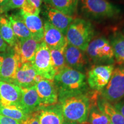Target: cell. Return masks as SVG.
Listing matches in <instances>:
<instances>
[{
    "mask_svg": "<svg viewBox=\"0 0 124 124\" xmlns=\"http://www.w3.org/2000/svg\"><path fill=\"white\" fill-rule=\"evenodd\" d=\"M21 90L22 96L20 106L27 114H32L42 107L35 85L31 87H21Z\"/></svg>",
    "mask_w": 124,
    "mask_h": 124,
    "instance_id": "ac0fdd59",
    "label": "cell"
},
{
    "mask_svg": "<svg viewBox=\"0 0 124 124\" xmlns=\"http://www.w3.org/2000/svg\"><path fill=\"white\" fill-rule=\"evenodd\" d=\"M59 101L64 120L80 124L87 122L90 108V100L87 95L80 93Z\"/></svg>",
    "mask_w": 124,
    "mask_h": 124,
    "instance_id": "7a4b0ae2",
    "label": "cell"
},
{
    "mask_svg": "<svg viewBox=\"0 0 124 124\" xmlns=\"http://www.w3.org/2000/svg\"><path fill=\"white\" fill-rule=\"evenodd\" d=\"M54 82L58 94V100L67 96L84 93L86 89V75L69 67L57 73Z\"/></svg>",
    "mask_w": 124,
    "mask_h": 124,
    "instance_id": "6da1fadb",
    "label": "cell"
},
{
    "mask_svg": "<svg viewBox=\"0 0 124 124\" xmlns=\"http://www.w3.org/2000/svg\"><path fill=\"white\" fill-rule=\"evenodd\" d=\"M43 79L37 73L31 63H27L21 64L18 68L13 83L20 87H31Z\"/></svg>",
    "mask_w": 124,
    "mask_h": 124,
    "instance_id": "9c48e42d",
    "label": "cell"
},
{
    "mask_svg": "<svg viewBox=\"0 0 124 124\" xmlns=\"http://www.w3.org/2000/svg\"><path fill=\"white\" fill-rule=\"evenodd\" d=\"M8 47V44L5 41L3 40V39L0 34V52H4L7 49Z\"/></svg>",
    "mask_w": 124,
    "mask_h": 124,
    "instance_id": "d6a6232c",
    "label": "cell"
},
{
    "mask_svg": "<svg viewBox=\"0 0 124 124\" xmlns=\"http://www.w3.org/2000/svg\"><path fill=\"white\" fill-rule=\"evenodd\" d=\"M20 15L26 27L28 29L32 38L39 43L43 41L44 25L39 15H33L24 13L20 10Z\"/></svg>",
    "mask_w": 124,
    "mask_h": 124,
    "instance_id": "2e32d148",
    "label": "cell"
},
{
    "mask_svg": "<svg viewBox=\"0 0 124 124\" xmlns=\"http://www.w3.org/2000/svg\"><path fill=\"white\" fill-rule=\"evenodd\" d=\"M86 124V123H85V124Z\"/></svg>",
    "mask_w": 124,
    "mask_h": 124,
    "instance_id": "f35d334b",
    "label": "cell"
},
{
    "mask_svg": "<svg viewBox=\"0 0 124 124\" xmlns=\"http://www.w3.org/2000/svg\"></svg>",
    "mask_w": 124,
    "mask_h": 124,
    "instance_id": "ab89813d",
    "label": "cell"
},
{
    "mask_svg": "<svg viewBox=\"0 0 124 124\" xmlns=\"http://www.w3.org/2000/svg\"><path fill=\"white\" fill-rule=\"evenodd\" d=\"M21 124H40L37 111L31 114L27 120L23 122Z\"/></svg>",
    "mask_w": 124,
    "mask_h": 124,
    "instance_id": "f1b7e54d",
    "label": "cell"
},
{
    "mask_svg": "<svg viewBox=\"0 0 124 124\" xmlns=\"http://www.w3.org/2000/svg\"><path fill=\"white\" fill-rule=\"evenodd\" d=\"M0 107H1V102H0Z\"/></svg>",
    "mask_w": 124,
    "mask_h": 124,
    "instance_id": "74e56055",
    "label": "cell"
},
{
    "mask_svg": "<svg viewBox=\"0 0 124 124\" xmlns=\"http://www.w3.org/2000/svg\"><path fill=\"white\" fill-rule=\"evenodd\" d=\"M103 100L117 103L124 97V67L114 68L109 81L102 90Z\"/></svg>",
    "mask_w": 124,
    "mask_h": 124,
    "instance_id": "52a82bcc",
    "label": "cell"
},
{
    "mask_svg": "<svg viewBox=\"0 0 124 124\" xmlns=\"http://www.w3.org/2000/svg\"><path fill=\"white\" fill-rule=\"evenodd\" d=\"M64 58L67 67L79 71H83L87 64L84 51L67 43L65 48Z\"/></svg>",
    "mask_w": 124,
    "mask_h": 124,
    "instance_id": "5bb4252c",
    "label": "cell"
},
{
    "mask_svg": "<svg viewBox=\"0 0 124 124\" xmlns=\"http://www.w3.org/2000/svg\"><path fill=\"white\" fill-rule=\"evenodd\" d=\"M86 52L95 64H110L114 61L112 46L108 40L102 37L92 40L89 43Z\"/></svg>",
    "mask_w": 124,
    "mask_h": 124,
    "instance_id": "5b68a950",
    "label": "cell"
},
{
    "mask_svg": "<svg viewBox=\"0 0 124 124\" xmlns=\"http://www.w3.org/2000/svg\"><path fill=\"white\" fill-rule=\"evenodd\" d=\"M0 124H21V123L14 119L0 115Z\"/></svg>",
    "mask_w": 124,
    "mask_h": 124,
    "instance_id": "f546056e",
    "label": "cell"
},
{
    "mask_svg": "<svg viewBox=\"0 0 124 124\" xmlns=\"http://www.w3.org/2000/svg\"><path fill=\"white\" fill-rule=\"evenodd\" d=\"M110 43L114 52V59L118 64L124 65V34L116 31L111 35Z\"/></svg>",
    "mask_w": 124,
    "mask_h": 124,
    "instance_id": "7402d4cb",
    "label": "cell"
},
{
    "mask_svg": "<svg viewBox=\"0 0 124 124\" xmlns=\"http://www.w3.org/2000/svg\"><path fill=\"white\" fill-rule=\"evenodd\" d=\"M46 5L56 9L67 16L73 17L77 15L79 0H43Z\"/></svg>",
    "mask_w": 124,
    "mask_h": 124,
    "instance_id": "ffe728a7",
    "label": "cell"
},
{
    "mask_svg": "<svg viewBox=\"0 0 124 124\" xmlns=\"http://www.w3.org/2000/svg\"><path fill=\"white\" fill-rule=\"evenodd\" d=\"M99 108L113 124H124V117L110 102L102 100L98 104Z\"/></svg>",
    "mask_w": 124,
    "mask_h": 124,
    "instance_id": "603a6c76",
    "label": "cell"
},
{
    "mask_svg": "<svg viewBox=\"0 0 124 124\" xmlns=\"http://www.w3.org/2000/svg\"><path fill=\"white\" fill-rule=\"evenodd\" d=\"M114 106L124 117V101L117 102Z\"/></svg>",
    "mask_w": 124,
    "mask_h": 124,
    "instance_id": "1f68e13d",
    "label": "cell"
},
{
    "mask_svg": "<svg viewBox=\"0 0 124 124\" xmlns=\"http://www.w3.org/2000/svg\"><path fill=\"white\" fill-rule=\"evenodd\" d=\"M108 124H111V122H110V123H108Z\"/></svg>",
    "mask_w": 124,
    "mask_h": 124,
    "instance_id": "8d00e7d4",
    "label": "cell"
},
{
    "mask_svg": "<svg viewBox=\"0 0 124 124\" xmlns=\"http://www.w3.org/2000/svg\"><path fill=\"white\" fill-rule=\"evenodd\" d=\"M21 96V87L13 83L0 81L1 107L20 106Z\"/></svg>",
    "mask_w": 124,
    "mask_h": 124,
    "instance_id": "7c38bea8",
    "label": "cell"
},
{
    "mask_svg": "<svg viewBox=\"0 0 124 124\" xmlns=\"http://www.w3.org/2000/svg\"><path fill=\"white\" fill-rule=\"evenodd\" d=\"M21 66L14 51L4 57L0 69V81L13 83L17 71Z\"/></svg>",
    "mask_w": 124,
    "mask_h": 124,
    "instance_id": "e0dca14e",
    "label": "cell"
},
{
    "mask_svg": "<svg viewBox=\"0 0 124 124\" xmlns=\"http://www.w3.org/2000/svg\"><path fill=\"white\" fill-rule=\"evenodd\" d=\"M41 106L56 104L58 94L54 80L43 79L35 85Z\"/></svg>",
    "mask_w": 124,
    "mask_h": 124,
    "instance_id": "30bf717a",
    "label": "cell"
},
{
    "mask_svg": "<svg viewBox=\"0 0 124 124\" xmlns=\"http://www.w3.org/2000/svg\"><path fill=\"white\" fill-rule=\"evenodd\" d=\"M36 111L40 124H62L64 121L59 103L42 106Z\"/></svg>",
    "mask_w": 124,
    "mask_h": 124,
    "instance_id": "9a60e30c",
    "label": "cell"
},
{
    "mask_svg": "<svg viewBox=\"0 0 124 124\" xmlns=\"http://www.w3.org/2000/svg\"><path fill=\"white\" fill-rule=\"evenodd\" d=\"M40 43L32 38L17 40L13 46V51L17 56L20 64L31 63L32 61Z\"/></svg>",
    "mask_w": 124,
    "mask_h": 124,
    "instance_id": "8fae6325",
    "label": "cell"
},
{
    "mask_svg": "<svg viewBox=\"0 0 124 124\" xmlns=\"http://www.w3.org/2000/svg\"><path fill=\"white\" fill-rule=\"evenodd\" d=\"M65 48L59 49H50L51 60L56 74L67 67L64 55Z\"/></svg>",
    "mask_w": 124,
    "mask_h": 124,
    "instance_id": "484cf974",
    "label": "cell"
},
{
    "mask_svg": "<svg viewBox=\"0 0 124 124\" xmlns=\"http://www.w3.org/2000/svg\"><path fill=\"white\" fill-rule=\"evenodd\" d=\"M7 1V0H0V7H1V6H2L3 5L5 4Z\"/></svg>",
    "mask_w": 124,
    "mask_h": 124,
    "instance_id": "d590c367",
    "label": "cell"
},
{
    "mask_svg": "<svg viewBox=\"0 0 124 124\" xmlns=\"http://www.w3.org/2000/svg\"><path fill=\"white\" fill-rule=\"evenodd\" d=\"M31 63L39 75L44 79L54 80L56 73L52 65L50 49L44 41L40 43Z\"/></svg>",
    "mask_w": 124,
    "mask_h": 124,
    "instance_id": "8992f818",
    "label": "cell"
},
{
    "mask_svg": "<svg viewBox=\"0 0 124 124\" xmlns=\"http://www.w3.org/2000/svg\"><path fill=\"white\" fill-rule=\"evenodd\" d=\"M114 69L113 64L98 65L90 70L87 82L90 87L95 91H102L110 79Z\"/></svg>",
    "mask_w": 124,
    "mask_h": 124,
    "instance_id": "ba28073f",
    "label": "cell"
},
{
    "mask_svg": "<svg viewBox=\"0 0 124 124\" xmlns=\"http://www.w3.org/2000/svg\"><path fill=\"white\" fill-rule=\"evenodd\" d=\"M62 124H80L78 123H77V122H70V121H66L64 120V122H63Z\"/></svg>",
    "mask_w": 124,
    "mask_h": 124,
    "instance_id": "836d02e7",
    "label": "cell"
},
{
    "mask_svg": "<svg viewBox=\"0 0 124 124\" xmlns=\"http://www.w3.org/2000/svg\"><path fill=\"white\" fill-rule=\"evenodd\" d=\"M0 115L14 119L22 123L27 120L30 114H27L20 106L13 105L0 107Z\"/></svg>",
    "mask_w": 124,
    "mask_h": 124,
    "instance_id": "d4e9b609",
    "label": "cell"
},
{
    "mask_svg": "<svg viewBox=\"0 0 124 124\" xmlns=\"http://www.w3.org/2000/svg\"><path fill=\"white\" fill-rule=\"evenodd\" d=\"M82 13L94 20L116 18L121 13V9L107 0H80Z\"/></svg>",
    "mask_w": 124,
    "mask_h": 124,
    "instance_id": "277c9868",
    "label": "cell"
},
{
    "mask_svg": "<svg viewBox=\"0 0 124 124\" xmlns=\"http://www.w3.org/2000/svg\"><path fill=\"white\" fill-rule=\"evenodd\" d=\"M94 33V28L90 21L77 18H74L69 26L66 37L69 44L86 52Z\"/></svg>",
    "mask_w": 124,
    "mask_h": 124,
    "instance_id": "3957f363",
    "label": "cell"
},
{
    "mask_svg": "<svg viewBox=\"0 0 124 124\" xmlns=\"http://www.w3.org/2000/svg\"><path fill=\"white\" fill-rule=\"evenodd\" d=\"M4 56H2L0 55V69H1V66H2L3 60H4Z\"/></svg>",
    "mask_w": 124,
    "mask_h": 124,
    "instance_id": "e575fe53",
    "label": "cell"
},
{
    "mask_svg": "<svg viewBox=\"0 0 124 124\" xmlns=\"http://www.w3.org/2000/svg\"><path fill=\"white\" fill-rule=\"evenodd\" d=\"M43 0H26L25 2L34 8L40 10V7Z\"/></svg>",
    "mask_w": 124,
    "mask_h": 124,
    "instance_id": "4dcf8cb0",
    "label": "cell"
},
{
    "mask_svg": "<svg viewBox=\"0 0 124 124\" xmlns=\"http://www.w3.org/2000/svg\"><path fill=\"white\" fill-rule=\"evenodd\" d=\"M8 20L13 29L14 33L18 40H23L32 38L28 29L19 15H11L8 16Z\"/></svg>",
    "mask_w": 124,
    "mask_h": 124,
    "instance_id": "44dd1931",
    "label": "cell"
},
{
    "mask_svg": "<svg viewBox=\"0 0 124 124\" xmlns=\"http://www.w3.org/2000/svg\"><path fill=\"white\" fill-rule=\"evenodd\" d=\"M90 124H108L109 119L99 108L92 107L89 111Z\"/></svg>",
    "mask_w": 124,
    "mask_h": 124,
    "instance_id": "4316f807",
    "label": "cell"
},
{
    "mask_svg": "<svg viewBox=\"0 0 124 124\" xmlns=\"http://www.w3.org/2000/svg\"><path fill=\"white\" fill-rule=\"evenodd\" d=\"M43 41L49 49H59L65 48L67 44L66 36L52 25L48 21L44 24Z\"/></svg>",
    "mask_w": 124,
    "mask_h": 124,
    "instance_id": "4fadbf2b",
    "label": "cell"
},
{
    "mask_svg": "<svg viewBox=\"0 0 124 124\" xmlns=\"http://www.w3.org/2000/svg\"><path fill=\"white\" fill-rule=\"evenodd\" d=\"M26 0H7L5 4L0 7V12H7L16 9H21Z\"/></svg>",
    "mask_w": 124,
    "mask_h": 124,
    "instance_id": "83f0119b",
    "label": "cell"
},
{
    "mask_svg": "<svg viewBox=\"0 0 124 124\" xmlns=\"http://www.w3.org/2000/svg\"><path fill=\"white\" fill-rule=\"evenodd\" d=\"M46 13L49 22L66 36L69 26L74 18L66 16L59 10L48 5H46Z\"/></svg>",
    "mask_w": 124,
    "mask_h": 124,
    "instance_id": "d6986e66",
    "label": "cell"
},
{
    "mask_svg": "<svg viewBox=\"0 0 124 124\" xmlns=\"http://www.w3.org/2000/svg\"><path fill=\"white\" fill-rule=\"evenodd\" d=\"M0 34L8 45L13 47L17 41L8 18L0 17Z\"/></svg>",
    "mask_w": 124,
    "mask_h": 124,
    "instance_id": "cb8c5ba5",
    "label": "cell"
}]
</instances>
